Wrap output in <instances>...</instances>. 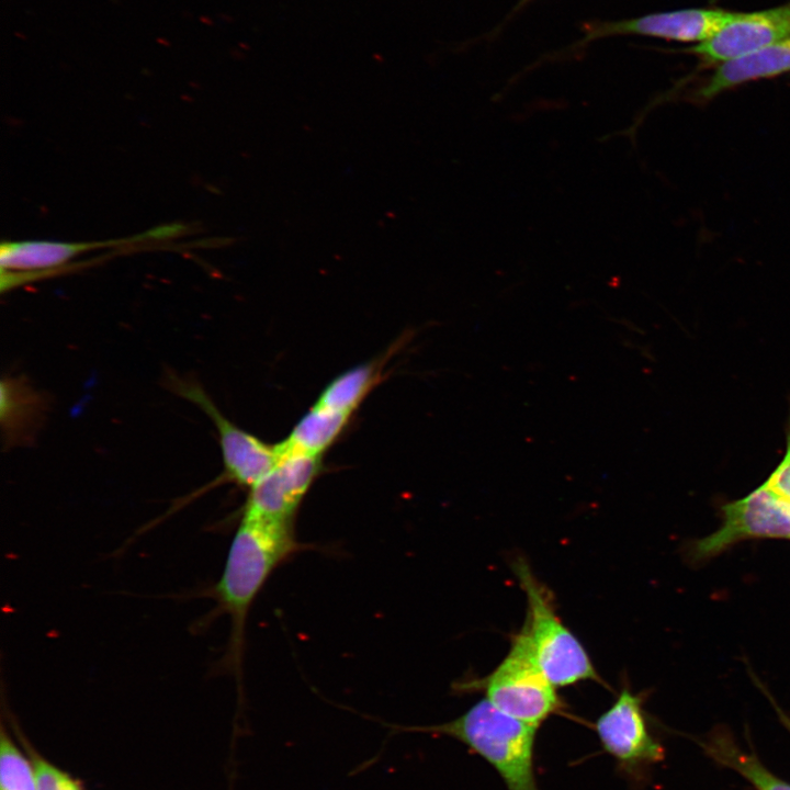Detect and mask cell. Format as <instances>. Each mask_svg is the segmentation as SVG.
<instances>
[{
  "label": "cell",
  "instance_id": "12",
  "mask_svg": "<svg viewBox=\"0 0 790 790\" xmlns=\"http://www.w3.org/2000/svg\"><path fill=\"white\" fill-rule=\"evenodd\" d=\"M790 72V37L725 61L700 78L686 95L695 105H706L718 95L742 84Z\"/></svg>",
  "mask_w": 790,
  "mask_h": 790
},
{
  "label": "cell",
  "instance_id": "7",
  "mask_svg": "<svg viewBox=\"0 0 790 790\" xmlns=\"http://www.w3.org/2000/svg\"><path fill=\"white\" fill-rule=\"evenodd\" d=\"M595 730L603 751L614 759L618 769L631 778L664 758L663 746L646 725L641 697L627 688L597 719Z\"/></svg>",
  "mask_w": 790,
  "mask_h": 790
},
{
  "label": "cell",
  "instance_id": "6",
  "mask_svg": "<svg viewBox=\"0 0 790 790\" xmlns=\"http://www.w3.org/2000/svg\"><path fill=\"white\" fill-rule=\"evenodd\" d=\"M722 514V526L697 543L698 556H713L751 538L790 539V506L766 481L745 497L725 504Z\"/></svg>",
  "mask_w": 790,
  "mask_h": 790
},
{
  "label": "cell",
  "instance_id": "9",
  "mask_svg": "<svg viewBox=\"0 0 790 790\" xmlns=\"http://www.w3.org/2000/svg\"><path fill=\"white\" fill-rule=\"evenodd\" d=\"M176 386L180 395L198 405L213 420L227 481L249 489L281 460L283 450L280 443L269 444L228 420L199 385L180 383Z\"/></svg>",
  "mask_w": 790,
  "mask_h": 790
},
{
  "label": "cell",
  "instance_id": "5",
  "mask_svg": "<svg viewBox=\"0 0 790 790\" xmlns=\"http://www.w3.org/2000/svg\"><path fill=\"white\" fill-rule=\"evenodd\" d=\"M735 12L721 8H688L620 20H594L582 26L573 47L616 36H644L681 43H701L713 36Z\"/></svg>",
  "mask_w": 790,
  "mask_h": 790
},
{
  "label": "cell",
  "instance_id": "21",
  "mask_svg": "<svg viewBox=\"0 0 790 790\" xmlns=\"http://www.w3.org/2000/svg\"><path fill=\"white\" fill-rule=\"evenodd\" d=\"M788 726H789V729H790V722L788 723Z\"/></svg>",
  "mask_w": 790,
  "mask_h": 790
},
{
  "label": "cell",
  "instance_id": "14",
  "mask_svg": "<svg viewBox=\"0 0 790 790\" xmlns=\"http://www.w3.org/2000/svg\"><path fill=\"white\" fill-rule=\"evenodd\" d=\"M385 362L384 357L343 371L324 387L315 404L352 415L380 383Z\"/></svg>",
  "mask_w": 790,
  "mask_h": 790
},
{
  "label": "cell",
  "instance_id": "19",
  "mask_svg": "<svg viewBox=\"0 0 790 790\" xmlns=\"http://www.w3.org/2000/svg\"><path fill=\"white\" fill-rule=\"evenodd\" d=\"M531 1H533V0H518V2L516 3V5L514 7V9L510 12V16L514 15L515 13H517L518 11H520L521 9H523Z\"/></svg>",
  "mask_w": 790,
  "mask_h": 790
},
{
  "label": "cell",
  "instance_id": "1",
  "mask_svg": "<svg viewBox=\"0 0 790 790\" xmlns=\"http://www.w3.org/2000/svg\"><path fill=\"white\" fill-rule=\"evenodd\" d=\"M307 548L297 540L292 523L241 517L223 573L213 587L218 612L227 614L230 621L225 662L239 686L249 611L272 573Z\"/></svg>",
  "mask_w": 790,
  "mask_h": 790
},
{
  "label": "cell",
  "instance_id": "20",
  "mask_svg": "<svg viewBox=\"0 0 790 790\" xmlns=\"http://www.w3.org/2000/svg\"><path fill=\"white\" fill-rule=\"evenodd\" d=\"M66 790H83L80 782H78L75 779H71Z\"/></svg>",
  "mask_w": 790,
  "mask_h": 790
},
{
  "label": "cell",
  "instance_id": "4",
  "mask_svg": "<svg viewBox=\"0 0 790 790\" xmlns=\"http://www.w3.org/2000/svg\"><path fill=\"white\" fill-rule=\"evenodd\" d=\"M459 690H482L506 714L539 727L561 711L556 688L542 670L524 625L514 635L506 656L485 678L458 684Z\"/></svg>",
  "mask_w": 790,
  "mask_h": 790
},
{
  "label": "cell",
  "instance_id": "8",
  "mask_svg": "<svg viewBox=\"0 0 790 790\" xmlns=\"http://www.w3.org/2000/svg\"><path fill=\"white\" fill-rule=\"evenodd\" d=\"M321 459L283 450L278 464L249 488L242 516L294 524L302 501L323 472Z\"/></svg>",
  "mask_w": 790,
  "mask_h": 790
},
{
  "label": "cell",
  "instance_id": "17",
  "mask_svg": "<svg viewBox=\"0 0 790 790\" xmlns=\"http://www.w3.org/2000/svg\"><path fill=\"white\" fill-rule=\"evenodd\" d=\"M37 790H66L72 779L67 772L60 770L36 753L32 752Z\"/></svg>",
  "mask_w": 790,
  "mask_h": 790
},
{
  "label": "cell",
  "instance_id": "18",
  "mask_svg": "<svg viewBox=\"0 0 790 790\" xmlns=\"http://www.w3.org/2000/svg\"><path fill=\"white\" fill-rule=\"evenodd\" d=\"M766 482L783 497L790 506V427L787 435L785 455Z\"/></svg>",
  "mask_w": 790,
  "mask_h": 790
},
{
  "label": "cell",
  "instance_id": "3",
  "mask_svg": "<svg viewBox=\"0 0 790 790\" xmlns=\"http://www.w3.org/2000/svg\"><path fill=\"white\" fill-rule=\"evenodd\" d=\"M511 567L527 599L523 625L551 684L557 688L585 680L599 681L585 647L557 616L550 590L538 579L526 560L516 558Z\"/></svg>",
  "mask_w": 790,
  "mask_h": 790
},
{
  "label": "cell",
  "instance_id": "11",
  "mask_svg": "<svg viewBox=\"0 0 790 790\" xmlns=\"http://www.w3.org/2000/svg\"><path fill=\"white\" fill-rule=\"evenodd\" d=\"M180 228L181 227L176 224L166 225L146 230L132 237L103 241H3L0 246L1 271L37 272L41 270L54 269L82 252L108 247L137 244L151 239L167 238L168 236H173Z\"/></svg>",
  "mask_w": 790,
  "mask_h": 790
},
{
  "label": "cell",
  "instance_id": "2",
  "mask_svg": "<svg viewBox=\"0 0 790 790\" xmlns=\"http://www.w3.org/2000/svg\"><path fill=\"white\" fill-rule=\"evenodd\" d=\"M394 729L452 737L489 764L507 790H540L534 769L538 727L506 714L486 698L451 721Z\"/></svg>",
  "mask_w": 790,
  "mask_h": 790
},
{
  "label": "cell",
  "instance_id": "10",
  "mask_svg": "<svg viewBox=\"0 0 790 790\" xmlns=\"http://www.w3.org/2000/svg\"><path fill=\"white\" fill-rule=\"evenodd\" d=\"M790 37V2L778 7L735 12L710 38L681 49L699 60V69L714 68L725 61L756 52Z\"/></svg>",
  "mask_w": 790,
  "mask_h": 790
},
{
  "label": "cell",
  "instance_id": "16",
  "mask_svg": "<svg viewBox=\"0 0 790 790\" xmlns=\"http://www.w3.org/2000/svg\"><path fill=\"white\" fill-rule=\"evenodd\" d=\"M0 790H37L32 763L16 748L4 730L0 742Z\"/></svg>",
  "mask_w": 790,
  "mask_h": 790
},
{
  "label": "cell",
  "instance_id": "13",
  "mask_svg": "<svg viewBox=\"0 0 790 790\" xmlns=\"http://www.w3.org/2000/svg\"><path fill=\"white\" fill-rule=\"evenodd\" d=\"M351 416L314 404L280 444L286 452L323 456L340 438Z\"/></svg>",
  "mask_w": 790,
  "mask_h": 790
},
{
  "label": "cell",
  "instance_id": "15",
  "mask_svg": "<svg viewBox=\"0 0 790 790\" xmlns=\"http://www.w3.org/2000/svg\"><path fill=\"white\" fill-rule=\"evenodd\" d=\"M702 747L713 760L741 774L756 790H790V783L770 772L756 756L743 752L726 733H713Z\"/></svg>",
  "mask_w": 790,
  "mask_h": 790
}]
</instances>
